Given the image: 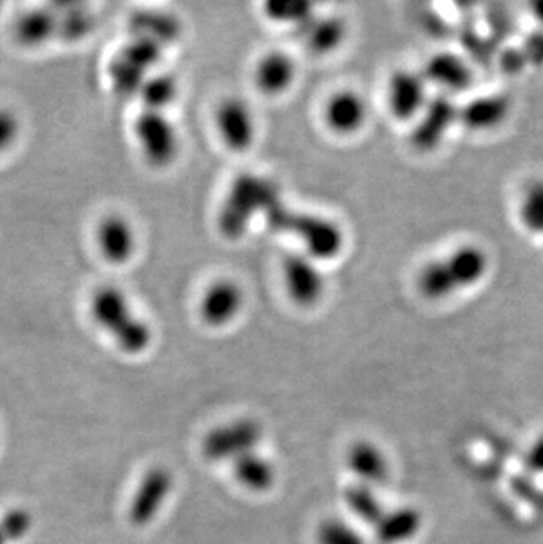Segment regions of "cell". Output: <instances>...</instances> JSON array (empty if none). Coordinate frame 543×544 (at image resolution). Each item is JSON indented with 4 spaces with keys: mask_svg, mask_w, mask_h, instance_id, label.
Listing matches in <instances>:
<instances>
[{
    "mask_svg": "<svg viewBox=\"0 0 543 544\" xmlns=\"http://www.w3.org/2000/svg\"><path fill=\"white\" fill-rule=\"evenodd\" d=\"M388 104L399 120H411L420 115L429 104L424 74L410 69L395 71L388 83Z\"/></svg>",
    "mask_w": 543,
    "mask_h": 544,
    "instance_id": "13",
    "label": "cell"
},
{
    "mask_svg": "<svg viewBox=\"0 0 543 544\" xmlns=\"http://www.w3.org/2000/svg\"><path fill=\"white\" fill-rule=\"evenodd\" d=\"M297 76V64L288 53L270 52L258 62L254 71L256 87L267 96H279L290 89Z\"/></svg>",
    "mask_w": 543,
    "mask_h": 544,
    "instance_id": "17",
    "label": "cell"
},
{
    "mask_svg": "<svg viewBox=\"0 0 543 544\" xmlns=\"http://www.w3.org/2000/svg\"><path fill=\"white\" fill-rule=\"evenodd\" d=\"M305 45L316 55H327L343 45L346 25L337 16H316L298 27Z\"/></svg>",
    "mask_w": 543,
    "mask_h": 544,
    "instance_id": "18",
    "label": "cell"
},
{
    "mask_svg": "<svg viewBox=\"0 0 543 544\" xmlns=\"http://www.w3.org/2000/svg\"><path fill=\"white\" fill-rule=\"evenodd\" d=\"M134 133L143 157L157 168L170 166L180 150L177 127L164 111L145 110L134 122Z\"/></svg>",
    "mask_w": 543,
    "mask_h": 544,
    "instance_id": "7",
    "label": "cell"
},
{
    "mask_svg": "<svg viewBox=\"0 0 543 544\" xmlns=\"http://www.w3.org/2000/svg\"><path fill=\"white\" fill-rule=\"evenodd\" d=\"M263 217L270 228L297 236L304 243L307 254L316 261L337 258L344 250V231L337 222L293 210L283 205L281 198L268 206Z\"/></svg>",
    "mask_w": 543,
    "mask_h": 544,
    "instance_id": "1",
    "label": "cell"
},
{
    "mask_svg": "<svg viewBox=\"0 0 543 544\" xmlns=\"http://www.w3.org/2000/svg\"><path fill=\"white\" fill-rule=\"evenodd\" d=\"M163 46L147 37H134L126 48L120 50L110 66L113 87L120 96L136 94L142 89L143 83L149 78L150 69L156 66L161 57Z\"/></svg>",
    "mask_w": 543,
    "mask_h": 544,
    "instance_id": "6",
    "label": "cell"
},
{
    "mask_svg": "<svg viewBox=\"0 0 543 544\" xmlns=\"http://www.w3.org/2000/svg\"><path fill=\"white\" fill-rule=\"evenodd\" d=\"M244 302H246L244 291L235 280H216L201 296V317L209 326L223 328L240 316Z\"/></svg>",
    "mask_w": 543,
    "mask_h": 544,
    "instance_id": "12",
    "label": "cell"
},
{
    "mask_svg": "<svg viewBox=\"0 0 543 544\" xmlns=\"http://www.w3.org/2000/svg\"><path fill=\"white\" fill-rule=\"evenodd\" d=\"M233 472L240 485L253 492H267L276 483L274 465L254 451L233 460Z\"/></svg>",
    "mask_w": 543,
    "mask_h": 544,
    "instance_id": "22",
    "label": "cell"
},
{
    "mask_svg": "<svg viewBox=\"0 0 543 544\" xmlns=\"http://www.w3.org/2000/svg\"><path fill=\"white\" fill-rule=\"evenodd\" d=\"M260 423L254 420H239L214 428L203 441V455L212 462L237 460L239 456L251 453L261 441Z\"/></svg>",
    "mask_w": 543,
    "mask_h": 544,
    "instance_id": "9",
    "label": "cell"
},
{
    "mask_svg": "<svg viewBox=\"0 0 543 544\" xmlns=\"http://www.w3.org/2000/svg\"><path fill=\"white\" fill-rule=\"evenodd\" d=\"M92 317L127 354H140L152 344L150 324L134 312L119 287H99L90 302Z\"/></svg>",
    "mask_w": 543,
    "mask_h": 544,
    "instance_id": "2",
    "label": "cell"
},
{
    "mask_svg": "<svg viewBox=\"0 0 543 544\" xmlns=\"http://www.w3.org/2000/svg\"><path fill=\"white\" fill-rule=\"evenodd\" d=\"M18 133H20V122L15 113L0 110V152H4L15 143Z\"/></svg>",
    "mask_w": 543,
    "mask_h": 544,
    "instance_id": "31",
    "label": "cell"
},
{
    "mask_svg": "<svg viewBox=\"0 0 543 544\" xmlns=\"http://www.w3.org/2000/svg\"><path fill=\"white\" fill-rule=\"evenodd\" d=\"M279 198V187L272 180L254 173L240 175L231 184L219 215V228L223 235L237 240L246 233L254 217L265 214L268 206Z\"/></svg>",
    "mask_w": 543,
    "mask_h": 544,
    "instance_id": "4",
    "label": "cell"
},
{
    "mask_svg": "<svg viewBox=\"0 0 543 544\" xmlns=\"http://www.w3.org/2000/svg\"><path fill=\"white\" fill-rule=\"evenodd\" d=\"M422 527V515L415 508H399L385 513L381 522L374 527L380 544H399L417 536Z\"/></svg>",
    "mask_w": 543,
    "mask_h": 544,
    "instance_id": "21",
    "label": "cell"
},
{
    "mask_svg": "<svg viewBox=\"0 0 543 544\" xmlns=\"http://www.w3.org/2000/svg\"><path fill=\"white\" fill-rule=\"evenodd\" d=\"M140 96L147 106L145 110L164 111L179 96V83L172 74L159 73L145 80Z\"/></svg>",
    "mask_w": 543,
    "mask_h": 544,
    "instance_id": "24",
    "label": "cell"
},
{
    "mask_svg": "<svg viewBox=\"0 0 543 544\" xmlns=\"http://www.w3.org/2000/svg\"><path fill=\"white\" fill-rule=\"evenodd\" d=\"M320 544H365V539L358 530L339 520H327L318 529Z\"/></svg>",
    "mask_w": 543,
    "mask_h": 544,
    "instance_id": "30",
    "label": "cell"
},
{
    "mask_svg": "<svg viewBox=\"0 0 543 544\" xmlns=\"http://www.w3.org/2000/svg\"><path fill=\"white\" fill-rule=\"evenodd\" d=\"M268 18L274 22L304 25L309 18H313V6L307 2H274L267 6Z\"/></svg>",
    "mask_w": 543,
    "mask_h": 544,
    "instance_id": "28",
    "label": "cell"
},
{
    "mask_svg": "<svg viewBox=\"0 0 543 544\" xmlns=\"http://www.w3.org/2000/svg\"><path fill=\"white\" fill-rule=\"evenodd\" d=\"M283 279L291 300L300 307H313L320 302L327 282L316 259L309 254L293 252L283 261Z\"/></svg>",
    "mask_w": 543,
    "mask_h": 544,
    "instance_id": "8",
    "label": "cell"
},
{
    "mask_svg": "<svg viewBox=\"0 0 543 544\" xmlns=\"http://www.w3.org/2000/svg\"><path fill=\"white\" fill-rule=\"evenodd\" d=\"M32 516L25 509H13L0 518V544L15 543L29 534Z\"/></svg>",
    "mask_w": 543,
    "mask_h": 544,
    "instance_id": "29",
    "label": "cell"
},
{
    "mask_svg": "<svg viewBox=\"0 0 543 544\" xmlns=\"http://www.w3.org/2000/svg\"><path fill=\"white\" fill-rule=\"evenodd\" d=\"M351 472L364 485H383L388 479V462L378 446L372 442L360 441L353 444L348 453Z\"/></svg>",
    "mask_w": 543,
    "mask_h": 544,
    "instance_id": "19",
    "label": "cell"
},
{
    "mask_svg": "<svg viewBox=\"0 0 543 544\" xmlns=\"http://www.w3.org/2000/svg\"><path fill=\"white\" fill-rule=\"evenodd\" d=\"M506 115L505 101L498 97H482L473 103H469L461 111V118L464 124L471 129H487L492 125L499 124Z\"/></svg>",
    "mask_w": 543,
    "mask_h": 544,
    "instance_id": "26",
    "label": "cell"
},
{
    "mask_svg": "<svg viewBox=\"0 0 543 544\" xmlns=\"http://www.w3.org/2000/svg\"><path fill=\"white\" fill-rule=\"evenodd\" d=\"M173 478L168 469L154 467L143 476L136 488L131 506H129V522L136 527L149 525L157 513L161 511L168 495L172 492Z\"/></svg>",
    "mask_w": 543,
    "mask_h": 544,
    "instance_id": "11",
    "label": "cell"
},
{
    "mask_svg": "<svg viewBox=\"0 0 543 544\" xmlns=\"http://www.w3.org/2000/svg\"><path fill=\"white\" fill-rule=\"evenodd\" d=\"M424 78L427 83H434L447 92L464 90L471 81L468 66L454 53H439L434 55L424 69Z\"/></svg>",
    "mask_w": 543,
    "mask_h": 544,
    "instance_id": "20",
    "label": "cell"
},
{
    "mask_svg": "<svg viewBox=\"0 0 543 544\" xmlns=\"http://www.w3.org/2000/svg\"><path fill=\"white\" fill-rule=\"evenodd\" d=\"M369 117V106L364 97L353 90H341L328 99L325 106L327 125L337 134L350 136L364 127Z\"/></svg>",
    "mask_w": 543,
    "mask_h": 544,
    "instance_id": "15",
    "label": "cell"
},
{
    "mask_svg": "<svg viewBox=\"0 0 543 544\" xmlns=\"http://www.w3.org/2000/svg\"><path fill=\"white\" fill-rule=\"evenodd\" d=\"M344 499L348 502L351 511L372 527H376L387 513L385 508L381 506L380 499L372 492L371 486L364 485V483L348 486L346 493H344Z\"/></svg>",
    "mask_w": 543,
    "mask_h": 544,
    "instance_id": "25",
    "label": "cell"
},
{
    "mask_svg": "<svg viewBox=\"0 0 543 544\" xmlns=\"http://www.w3.org/2000/svg\"><path fill=\"white\" fill-rule=\"evenodd\" d=\"M133 29L136 37H147L157 45H168L180 36V25L173 16L163 13H142L134 16Z\"/></svg>",
    "mask_w": 543,
    "mask_h": 544,
    "instance_id": "23",
    "label": "cell"
},
{
    "mask_svg": "<svg viewBox=\"0 0 543 544\" xmlns=\"http://www.w3.org/2000/svg\"><path fill=\"white\" fill-rule=\"evenodd\" d=\"M216 124L224 145L233 152H246L253 147L256 140V118L244 99H224L217 108Z\"/></svg>",
    "mask_w": 543,
    "mask_h": 544,
    "instance_id": "10",
    "label": "cell"
},
{
    "mask_svg": "<svg viewBox=\"0 0 543 544\" xmlns=\"http://www.w3.org/2000/svg\"><path fill=\"white\" fill-rule=\"evenodd\" d=\"M96 240L101 254L115 265H124L133 258L138 245L133 224L122 215H108L99 222Z\"/></svg>",
    "mask_w": 543,
    "mask_h": 544,
    "instance_id": "14",
    "label": "cell"
},
{
    "mask_svg": "<svg viewBox=\"0 0 543 544\" xmlns=\"http://www.w3.org/2000/svg\"><path fill=\"white\" fill-rule=\"evenodd\" d=\"M90 29L92 18L87 11L75 4H57L23 15L16 22L15 34L22 45L38 46L55 37L75 41L87 36Z\"/></svg>",
    "mask_w": 543,
    "mask_h": 544,
    "instance_id": "5",
    "label": "cell"
},
{
    "mask_svg": "<svg viewBox=\"0 0 543 544\" xmlns=\"http://www.w3.org/2000/svg\"><path fill=\"white\" fill-rule=\"evenodd\" d=\"M487 256L477 245H462L448 258L432 261L418 277V289L429 300L447 298L462 287L473 286L487 273Z\"/></svg>",
    "mask_w": 543,
    "mask_h": 544,
    "instance_id": "3",
    "label": "cell"
},
{
    "mask_svg": "<svg viewBox=\"0 0 543 544\" xmlns=\"http://www.w3.org/2000/svg\"><path fill=\"white\" fill-rule=\"evenodd\" d=\"M519 215L524 228L533 233H543V182L531 185L528 191L524 192L519 205Z\"/></svg>",
    "mask_w": 543,
    "mask_h": 544,
    "instance_id": "27",
    "label": "cell"
},
{
    "mask_svg": "<svg viewBox=\"0 0 543 544\" xmlns=\"http://www.w3.org/2000/svg\"><path fill=\"white\" fill-rule=\"evenodd\" d=\"M455 115L457 113H455L454 104L450 103L447 97L429 101L411 136L413 145L420 150H432L439 141L443 140L448 127L455 120Z\"/></svg>",
    "mask_w": 543,
    "mask_h": 544,
    "instance_id": "16",
    "label": "cell"
}]
</instances>
